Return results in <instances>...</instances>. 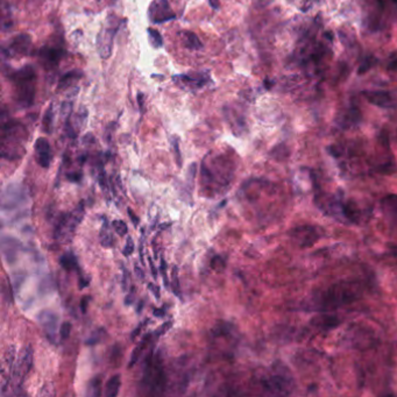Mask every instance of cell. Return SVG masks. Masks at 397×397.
Returning <instances> with one entry per match:
<instances>
[{"label": "cell", "instance_id": "1", "mask_svg": "<svg viewBox=\"0 0 397 397\" xmlns=\"http://www.w3.org/2000/svg\"><path fill=\"white\" fill-rule=\"evenodd\" d=\"M364 283L360 281H339L316 291L307 302V305L312 311L330 312L360 300L364 295Z\"/></svg>", "mask_w": 397, "mask_h": 397}, {"label": "cell", "instance_id": "2", "mask_svg": "<svg viewBox=\"0 0 397 397\" xmlns=\"http://www.w3.org/2000/svg\"><path fill=\"white\" fill-rule=\"evenodd\" d=\"M15 88V100L21 107H28L35 99L36 73L32 66H24L11 75Z\"/></svg>", "mask_w": 397, "mask_h": 397}, {"label": "cell", "instance_id": "3", "mask_svg": "<svg viewBox=\"0 0 397 397\" xmlns=\"http://www.w3.org/2000/svg\"><path fill=\"white\" fill-rule=\"evenodd\" d=\"M85 215V203L82 201L71 212L62 213L57 218L54 230V239L61 242H70Z\"/></svg>", "mask_w": 397, "mask_h": 397}, {"label": "cell", "instance_id": "4", "mask_svg": "<svg viewBox=\"0 0 397 397\" xmlns=\"http://www.w3.org/2000/svg\"><path fill=\"white\" fill-rule=\"evenodd\" d=\"M261 387L270 395H290L295 384L288 369L275 368L273 373L262 377Z\"/></svg>", "mask_w": 397, "mask_h": 397}, {"label": "cell", "instance_id": "5", "mask_svg": "<svg viewBox=\"0 0 397 397\" xmlns=\"http://www.w3.org/2000/svg\"><path fill=\"white\" fill-rule=\"evenodd\" d=\"M28 201V195L24 187L18 183H11L5 187L1 195L2 211L17 210L18 208L26 204Z\"/></svg>", "mask_w": 397, "mask_h": 397}, {"label": "cell", "instance_id": "6", "mask_svg": "<svg viewBox=\"0 0 397 397\" xmlns=\"http://www.w3.org/2000/svg\"><path fill=\"white\" fill-rule=\"evenodd\" d=\"M33 359H34V350L32 346H27L21 350L19 359H18L17 365H15V373H14V394H19V390L23 387V383L26 380V376L29 374L30 369L33 367Z\"/></svg>", "mask_w": 397, "mask_h": 397}, {"label": "cell", "instance_id": "7", "mask_svg": "<svg viewBox=\"0 0 397 397\" xmlns=\"http://www.w3.org/2000/svg\"><path fill=\"white\" fill-rule=\"evenodd\" d=\"M322 230L316 226L303 225L291 229L289 235L297 246L302 248H307L315 245L322 238Z\"/></svg>", "mask_w": 397, "mask_h": 397}, {"label": "cell", "instance_id": "8", "mask_svg": "<svg viewBox=\"0 0 397 397\" xmlns=\"http://www.w3.org/2000/svg\"><path fill=\"white\" fill-rule=\"evenodd\" d=\"M15 353H17V349L15 346L8 347L6 350L4 359H2L1 365V395H5L7 392L10 383L12 382L15 373Z\"/></svg>", "mask_w": 397, "mask_h": 397}, {"label": "cell", "instance_id": "9", "mask_svg": "<svg viewBox=\"0 0 397 397\" xmlns=\"http://www.w3.org/2000/svg\"><path fill=\"white\" fill-rule=\"evenodd\" d=\"M118 30V27L110 26L109 28H103L100 33L98 34L97 39V47L98 53L103 58H109L111 53H112V46H113V39Z\"/></svg>", "mask_w": 397, "mask_h": 397}, {"label": "cell", "instance_id": "10", "mask_svg": "<svg viewBox=\"0 0 397 397\" xmlns=\"http://www.w3.org/2000/svg\"><path fill=\"white\" fill-rule=\"evenodd\" d=\"M148 15L150 20L155 23H164V21L175 19V14L171 12L170 5H169L167 0L154 1L149 7Z\"/></svg>", "mask_w": 397, "mask_h": 397}, {"label": "cell", "instance_id": "11", "mask_svg": "<svg viewBox=\"0 0 397 397\" xmlns=\"http://www.w3.org/2000/svg\"><path fill=\"white\" fill-rule=\"evenodd\" d=\"M38 322L50 343H55V335L58 326V316L51 310H43L38 315Z\"/></svg>", "mask_w": 397, "mask_h": 397}, {"label": "cell", "instance_id": "12", "mask_svg": "<svg viewBox=\"0 0 397 397\" xmlns=\"http://www.w3.org/2000/svg\"><path fill=\"white\" fill-rule=\"evenodd\" d=\"M1 248L6 262L12 264L17 261L18 255H19L21 248H23V245H21L19 240L12 238V236L4 235L1 239Z\"/></svg>", "mask_w": 397, "mask_h": 397}, {"label": "cell", "instance_id": "13", "mask_svg": "<svg viewBox=\"0 0 397 397\" xmlns=\"http://www.w3.org/2000/svg\"><path fill=\"white\" fill-rule=\"evenodd\" d=\"M34 148H35L36 153V161H38L40 167L45 169L49 168L51 162V149L48 140L46 138H39L35 141Z\"/></svg>", "mask_w": 397, "mask_h": 397}, {"label": "cell", "instance_id": "14", "mask_svg": "<svg viewBox=\"0 0 397 397\" xmlns=\"http://www.w3.org/2000/svg\"><path fill=\"white\" fill-rule=\"evenodd\" d=\"M30 46H32V39H30V36L27 35V34H19V35H17L12 40L11 45L8 46V55H27Z\"/></svg>", "mask_w": 397, "mask_h": 397}, {"label": "cell", "instance_id": "15", "mask_svg": "<svg viewBox=\"0 0 397 397\" xmlns=\"http://www.w3.org/2000/svg\"><path fill=\"white\" fill-rule=\"evenodd\" d=\"M364 96L369 103L380 107H392L394 105L393 98L386 91H365Z\"/></svg>", "mask_w": 397, "mask_h": 397}, {"label": "cell", "instance_id": "16", "mask_svg": "<svg viewBox=\"0 0 397 397\" xmlns=\"http://www.w3.org/2000/svg\"><path fill=\"white\" fill-rule=\"evenodd\" d=\"M39 55L41 57L42 62L45 63V66L55 67L57 66L60 60L62 58L63 50L57 47H43L39 51Z\"/></svg>", "mask_w": 397, "mask_h": 397}, {"label": "cell", "instance_id": "17", "mask_svg": "<svg viewBox=\"0 0 397 397\" xmlns=\"http://www.w3.org/2000/svg\"><path fill=\"white\" fill-rule=\"evenodd\" d=\"M383 213L389 220L397 223V196L388 195L381 202Z\"/></svg>", "mask_w": 397, "mask_h": 397}, {"label": "cell", "instance_id": "18", "mask_svg": "<svg viewBox=\"0 0 397 397\" xmlns=\"http://www.w3.org/2000/svg\"><path fill=\"white\" fill-rule=\"evenodd\" d=\"M103 225H101L100 232H99V239H100V245L105 248L112 247L113 244H115V238H113V233L112 230H111L109 219L106 218V215L103 217Z\"/></svg>", "mask_w": 397, "mask_h": 397}, {"label": "cell", "instance_id": "19", "mask_svg": "<svg viewBox=\"0 0 397 397\" xmlns=\"http://www.w3.org/2000/svg\"><path fill=\"white\" fill-rule=\"evenodd\" d=\"M153 335H154L153 333H147V334H144L143 338H142V340H141L140 343H139V345H138V346L135 347V349L133 350V352H132V355H131V359H129V362H128V368H129V369L133 368L134 366L137 365V362L139 361L141 353H142V350H143L144 349H146V346H147V345H148L149 340L152 339Z\"/></svg>", "mask_w": 397, "mask_h": 397}, {"label": "cell", "instance_id": "20", "mask_svg": "<svg viewBox=\"0 0 397 397\" xmlns=\"http://www.w3.org/2000/svg\"><path fill=\"white\" fill-rule=\"evenodd\" d=\"M206 78L208 76H197V77H190L187 75H181L178 77H174V79H178L181 84L187 85V88H193V89H198L202 88V86L205 85Z\"/></svg>", "mask_w": 397, "mask_h": 397}, {"label": "cell", "instance_id": "21", "mask_svg": "<svg viewBox=\"0 0 397 397\" xmlns=\"http://www.w3.org/2000/svg\"><path fill=\"white\" fill-rule=\"evenodd\" d=\"M61 264V267L67 272H73V270H79V264L78 260H77L76 255L72 253V252H66L62 257H60V261H58Z\"/></svg>", "mask_w": 397, "mask_h": 397}, {"label": "cell", "instance_id": "22", "mask_svg": "<svg viewBox=\"0 0 397 397\" xmlns=\"http://www.w3.org/2000/svg\"><path fill=\"white\" fill-rule=\"evenodd\" d=\"M120 384H121V376L119 374L111 376L106 383L105 395L107 397H116L119 394Z\"/></svg>", "mask_w": 397, "mask_h": 397}, {"label": "cell", "instance_id": "23", "mask_svg": "<svg viewBox=\"0 0 397 397\" xmlns=\"http://www.w3.org/2000/svg\"><path fill=\"white\" fill-rule=\"evenodd\" d=\"M82 76L83 72L79 71V70H71V71L66 73V75L60 79V82H58V89H64L72 85L73 83L78 81V79H81Z\"/></svg>", "mask_w": 397, "mask_h": 397}, {"label": "cell", "instance_id": "24", "mask_svg": "<svg viewBox=\"0 0 397 397\" xmlns=\"http://www.w3.org/2000/svg\"><path fill=\"white\" fill-rule=\"evenodd\" d=\"M233 332V325L230 324V323H218L217 325L214 326L213 330H212V334L215 338H223L227 337Z\"/></svg>", "mask_w": 397, "mask_h": 397}, {"label": "cell", "instance_id": "25", "mask_svg": "<svg viewBox=\"0 0 397 397\" xmlns=\"http://www.w3.org/2000/svg\"><path fill=\"white\" fill-rule=\"evenodd\" d=\"M172 292L176 297L182 300V292H181V287H180V280H178V267L174 266L172 267V272H171V285H170Z\"/></svg>", "mask_w": 397, "mask_h": 397}, {"label": "cell", "instance_id": "26", "mask_svg": "<svg viewBox=\"0 0 397 397\" xmlns=\"http://www.w3.org/2000/svg\"><path fill=\"white\" fill-rule=\"evenodd\" d=\"M53 121H54V113H53V106H50L46 112L45 118L42 121V131L45 133L50 134L53 131Z\"/></svg>", "mask_w": 397, "mask_h": 397}, {"label": "cell", "instance_id": "27", "mask_svg": "<svg viewBox=\"0 0 397 397\" xmlns=\"http://www.w3.org/2000/svg\"><path fill=\"white\" fill-rule=\"evenodd\" d=\"M184 35H186V45L187 48L201 49L203 47V43L201 42V40L198 39V36H197L195 33L187 32Z\"/></svg>", "mask_w": 397, "mask_h": 397}, {"label": "cell", "instance_id": "28", "mask_svg": "<svg viewBox=\"0 0 397 397\" xmlns=\"http://www.w3.org/2000/svg\"><path fill=\"white\" fill-rule=\"evenodd\" d=\"M101 394V378L99 375L94 376L89 383V395L99 396Z\"/></svg>", "mask_w": 397, "mask_h": 397}, {"label": "cell", "instance_id": "29", "mask_svg": "<svg viewBox=\"0 0 397 397\" xmlns=\"http://www.w3.org/2000/svg\"><path fill=\"white\" fill-rule=\"evenodd\" d=\"M104 335H105V328H98L92 333V335L90 338H88V339L85 340V345H88V346H93V345H96L98 343H100L101 340H103Z\"/></svg>", "mask_w": 397, "mask_h": 397}, {"label": "cell", "instance_id": "30", "mask_svg": "<svg viewBox=\"0 0 397 397\" xmlns=\"http://www.w3.org/2000/svg\"><path fill=\"white\" fill-rule=\"evenodd\" d=\"M148 35L150 38V43L154 48H160L162 47L163 45V40L161 34H160L159 30L154 29V28H148Z\"/></svg>", "mask_w": 397, "mask_h": 397}, {"label": "cell", "instance_id": "31", "mask_svg": "<svg viewBox=\"0 0 397 397\" xmlns=\"http://www.w3.org/2000/svg\"><path fill=\"white\" fill-rule=\"evenodd\" d=\"M112 227L119 236H124L128 233V226L124 220H120V219L112 220Z\"/></svg>", "mask_w": 397, "mask_h": 397}, {"label": "cell", "instance_id": "32", "mask_svg": "<svg viewBox=\"0 0 397 397\" xmlns=\"http://www.w3.org/2000/svg\"><path fill=\"white\" fill-rule=\"evenodd\" d=\"M196 174H197V163L192 162L191 164L189 165V168H187V184L189 186L190 190H192L193 186H195Z\"/></svg>", "mask_w": 397, "mask_h": 397}, {"label": "cell", "instance_id": "33", "mask_svg": "<svg viewBox=\"0 0 397 397\" xmlns=\"http://www.w3.org/2000/svg\"><path fill=\"white\" fill-rule=\"evenodd\" d=\"M171 144H172V148H174L175 159H176V163H177L178 168H182V154H181V149H180V139H178L176 135L171 138Z\"/></svg>", "mask_w": 397, "mask_h": 397}, {"label": "cell", "instance_id": "34", "mask_svg": "<svg viewBox=\"0 0 397 397\" xmlns=\"http://www.w3.org/2000/svg\"><path fill=\"white\" fill-rule=\"evenodd\" d=\"M167 268H168V267H167V262H165V260H164V257L161 255V257H160V272H161L163 283H164V287L168 289V288H170L171 282L169 281V279H168Z\"/></svg>", "mask_w": 397, "mask_h": 397}, {"label": "cell", "instance_id": "35", "mask_svg": "<svg viewBox=\"0 0 397 397\" xmlns=\"http://www.w3.org/2000/svg\"><path fill=\"white\" fill-rule=\"evenodd\" d=\"M171 326H172V321H168V322L163 323V324L161 326H159V327L155 330V332L153 333L154 338L158 339V338L162 337L163 334H165V332H168V330H170Z\"/></svg>", "mask_w": 397, "mask_h": 397}, {"label": "cell", "instance_id": "36", "mask_svg": "<svg viewBox=\"0 0 397 397\" xmlns=\"http://www.w3.org/2000/svg\"><path fill=\"white\" fill-rule=\"evenodd\" d=\"M211 267L213 268L215 272H223L225 269V261L221 257H213V258L211 260Z\"/></svg>", "mask_w": 397, "mask_h": 397}, {"label": "cell", "instance_id": "37", "mask_svg": "<svg viewBox=\"0 0 397 397\" xmlns=\"http://www.w3.org/2000/svg\"><path fill=\"white\" fill-rule=\"evenodd\" d=\"M72 330V324L70 322L63 323L62 326L60 328V337L62 340H67L68 338L70 337V333H71Z\"/></svg>", "mask_w": 397, "mask_h": 397}, {"label": "cell", "instance_id": "38", "mask_svg": "<svg viewBox=\"0 0 397 397\" xmlns=\"http://www.w3.org/2000/svg\"><path fill=\"white\" fill-rule=\"evenodd\" d=\"M134 252V241H133V238L132 236H127V239H126V244H125V247L122 248V255L124 257H131V254H133Z\"/></svg>", "mask_w": 397, "mask_h": 397}, {"label": "cell", "instance_id": "39", "mask_svg": "<svg viewBox=\"0 0 397 397\" xmlns=\"http://www.w3.org/2000/svg\"><path fill=\"white\" fill-rule=\"evenodd\" d=\"M2 295H4V298H6L8 303H13V292H12L10 281H7V283H2Z\"/></svg>", "mask_w": 397, "mask_h": 397}, {"label": "cell", "instance_id": "40", "mask_svg": "<svg viewBox=\"0 0 397 397\" xmlns=\"http://www.w3.org/2000/svg\"><path fill=\"white\" fill-rule=\"evenodd\" d=\"M55 394H56V392H55L54 384L48 382L41 388V390L39 392V396H55Z\"/></svg>", "mask_w": 397, "mask_h": 397}, {"label": "cell", "instance_id": "41", "mask_svg": "<svg viewBox=\"0 0 397 397\" xmlns=\"http://www.w3.org/2000/svg\"><path fill=\"white\" fill-rule=\"evenodd\" d=\"M67 180L70 181L72 183H79L83 178L82 171H76V172H68L66 175Z\"/></svg>", "mask_w": 397, "mask_h": 397}, {"label": "cell", "instance_id": "42", "mask_svg": "<svg viewBox=\"0 0 397 397\" xmlns=\"http://www.w3.org/2000/svg\"><path fill=\"white\" fill-rule=\"evenodd\" d=\"M373 62H374L373 58H367V60H366L365 62L359 67V69H358L359 75H364V73L367 72L368 70L372 68V66H373Z\"/></svg>", "mask_w": 397, "mask_h": 397}, {"label": "cell", "instance_id": "43", "mask_svg": "<svg viewBox=\"0 0 397 397\" xmlns=\"http://www.w3.org/2000/svg\"><path fill=\"white\" fill-rule=\"evenodd\" d=\"M128 283H129V272L127 270L126 267L122 266V281H121V285H122V290L126 291L128 289Z\"/></svg>", "mask_w": 397, "mask_h": 397}, {"label": "cell", "instance_id": "44", "mask_svg": "<svg viewBox=\"0 0 397 397\" xmlns=\"http://www.w3.org/2000/svg\"><path fill=\"white\" fill-rule=\"evenodd\" d=\"M144 227H142V230H141V236H140V246H139V257H140V261L141 263H144L143 262V249H144V238H146V234H144Z\"/></svg>", "mask_w": 397, "mask_h": 397}, {"label": "cell", "instance_id": "45", "mask_svg": "<svg viewBox=\"0 0 397 397\" xmlns=\"http://www.w3.org/2000/svg\"><path fill=\"white\" fill-rule=\"evenodd\" d=\"M148 322H149V319H144V321H143L142 323H141V324H139V326H138L137 328H134L133 332H132V333H131V339H132V340L137 339V337L141 333V331H142V328L144 327V326L148 324Z\"/></svg>", "mask_w": 397, "mask_h": 397}, {"label": "cell", "instance_id": "46", "mask_svg": "<svg viewBox=\"0 0 397 397\" xmlns=\"http://www.w3.org/2000/svg\"><path fill=\"white\" fill-rule=\"evenodd\" d=\"M92 301V297L90 295H85L84 297H82L81 300V310L83 313H86L88 311V306H89V303Z\"/></svg>", "mask_w": 397, "mask_h": 397}, {"label": "cell", "instance_id": "47", "mask_svg": "<svg viewBox=\"0 0 397 397\" xmlns=\"http://www.w3.org/2000/svg\"><path fill=\"white\" fill-rule=\"evenodd\" d=\"M90 282H91L90 276H81L78 280V288L83 290V289L88 288L89 285H90Z\"/></svg>", "mask_w": 397, "mask_h": 397}, {"label": "cell", "instance_id": "48", "mask_svg": "<svg viewBox=\"0 0 397 397\" xmlns=\"http://www.w3.org/2000/svg\"><path fill=\"white\" fill-rule=\"evenodd\" d=\"M147 287H148V290L152 292V294L154 295V297L156 298V300H160V297H161V295H160V287L159 285H156V284H154V283H148V284H147Z\"/></svg>", "mask_w": 397, "mask_h": 397}, {"label": "cell", "instance_id": "49", "mask_svg": "<svg viewBox=\"0 0 397 397\" xmlns=\"http://www.w3.org/2000/svg\"><path fill=\"white\" fill-rule=\"evenodd\" d=\"M153 315L158 318H164L165 315H167V307L162 306V307H155L153 310Z\"/></svg>", "mask_w": 397, "mask_h": 397}, {"label": "cell", "instance_id": "50", "mask_svg": "<svg viewBox=\"0 0 397 397\" xmlns=\"http://www.w3.org/2000/svg\"><path fill=\"white\" fill-rule=\"evenodd\" d=\"M127 213H128V215H129V218H131V220H132V223H133V225H134L135 227L139 226V224H140V218L138 217V215L134 213V211L132 210V209H127Z\"/></svg>", "mask_w": 397, "mask_h": 397}, {"label": "cell", "instance_id": "51", "mask_svg": "<svg viewBox=\"0 0 397 397\" xmlns=\"http://www.w3.org/2000/svg\"><path fill=\"white\" fill-rule=\"evenodd\" d=\"M134 298H135V288L132 287L129 294L125 298V305H131V304H133Z\"/></svg>", "mask_w": 397, "mask_h": 397}, {"label": "cell", "instance_id": "52", "mask_svg": "<svg viewBox=\"0 0 397 397\" xmlns=\"http://www.w3.org/2000/svg\"><path fill=\"white\" fill-rule=\"evenodd\" d=\"M148 263H149V266H150V272H152L153 278H154V279H158V270H156L155 264H154L153 257H148Z\"/></svg>", "mask_w": 397, "mask_h": 397}, {"label": "cell", "instance_id": "53", "mask_svg": "<svg viewBox=\"0 0 397 397\" xmlns=\"http://www.w3.org/2000/svg\"><path fill=\"white\" fill-rule=\"evenodd\" d=\"M134 272H135V274H137L138 278H139L141 281H143V280H144V273H143V270L140 268V266L138 263L134 264Z\"/></svg>", "mask_w": 397, "mask_h": 397}, {"label": "cell", "instance_id": "54", "mask_svg": "<svg viewBox=\"0 0 397 397\" xmlns=\"http://www.w3.org/2000/svg\"><path fill=\"white\" fill-rule=\"evenodd\" d=\"M209 2H210L211 7L214 8V10L219 8V0H209Z\"/></svg>", "mask_w": 397, "mask_h": 397}, {"label": "cell", "instance_id": "55", "mask_svg": "<svg viewBox=\"0 0 397 397\" xmlns=\"http://www.w3.org/2000/svg\"><path fill=\"white\" fill-rule=\"evenodd\" d=\"M170 225H171V224H170V223H165V224H162V225H160V226H159V230H160V231H164L165 229H168V227H169V226H170Z\"/></svg>", "mask_w": 397, "mask_h": 397}, {"label": "cell", "instance_id": "56", "mask_svg": "<svg viewBox=\"0 0 397 397\" xmlns=\"http://www.w3.org/2000/svg\"><path fill=\"white\" fill-rule=\"evenodd\" d=\"M142 307H143V301H140V302H139V305H138L137 311H138V312H140L141 310H142Z\"/></svg>", "mask_w": 397, "mask_h": 397}]
</instances>
